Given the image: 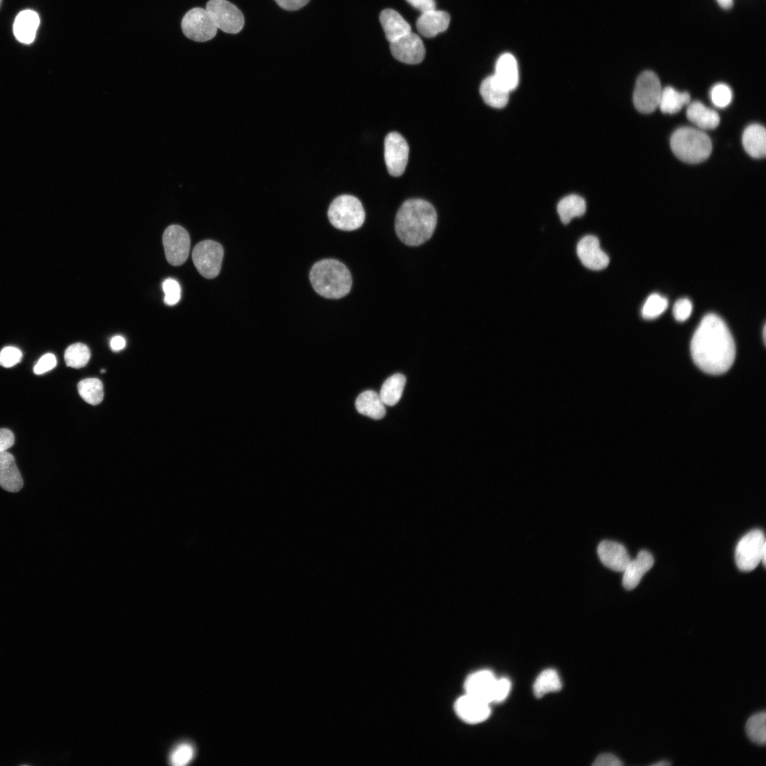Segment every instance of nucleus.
I'll list each match as a JSON object with an SVG mask.
<instances>
[{
	"mask_svg": "<svg viewBox=\"0 0 766 766\" xmlns=\"http://www.w3.org/2000/svg\"><path fill=\"white\" fill-rule=\"evenodd\" d=\"M57 365L55 356L52 353H48L42 356L33 368L36 374H43L52 369Z\"/></svg>",
	"mask_w": 766,
	"mask_h": 766,
	"instance_id": "nucleus-42",
	"label": "nucleus"
},
{
	"mask_svg": "<svg viewBox=\"0 0 766 766\" xmlns=\"http://www.w3.org/2000/svg\"><path fill=\"white\" fill-rule=\"evenodd\" d=\"M194 749L191 744L181 743L170 753V762L173 766H184L194 758Z\"/></svg>",
	"mask_w": 766,
	"mask_h": 766,
	"instance_id": "nucleus-36",
	"label": "nucleus"
},
{
	"mask_svg": "<svg viewBox=\"0 0 766 766\" xmlns=\"http://www.w3.org/2000/svg\"><path fill=\"white\" fill-rule=\"evenodd\" d=\"M450 15L435 9L422 13L416 21L418 31L424 37L433 38L449 26Z\"/></svg>",
	"mask_w": 766,
	"mask_h": 766,
	"instance_id": "nucleus-20",
	"label": "nucleus"
},
{
	"mask_svg": "<svg viewBox=\"0 0 766 766\" xmlns=\"http://www.w3.org/2000/svg\"><path fill=\"white\" fill-rule=\"evenodd\" d=\"M597 553L601 562L616 572H623L631 560L625 547L615 541L601 542L597 548Z\"/></svg>",
	"mask_w": 766,
	"mask_h": 766,
	"instance_id": "nucleus-17",
	"label": "nucleus"
},
{
	"mask_svg": "<svg viewBox=\"0 0 766 766\" xmlns=\"http://www.w3.org/2000/svg\"><path fill=\"white\" fill-rule=\"evenodd\" d=\"M77 389L80 396L89 404L97 405L103 400V384L97 378L81 380L77 384Z\"/></svg>",
	"mask_w": 766,
	"mask_h": 766,
	"instance_id": "nucleus-33",
	"label": "nucleus"
},
{
	"mask_svg": "<svg viewBox=\"0 0 766 766\" xmlns=\"http://www.w3.org/2000/svg\"><path fill=\"white\" fill-rule=\"evenodd\" d=\"M23 485L14 457L10 453H0V487L9 492H17Z\"/></svg>",
	"mask_w": 766,
	"mask_h": 766,
	"instance_id": "nucleus-19",
	"label": "nucleus"
},
{
	"mask_svg": "<svg viewBox=\"0 0 766 766\" xmlns=\"http://www.w3.org/2000/svg\"><path fill=\"white\" fill-rule=\"evenodd\" d=\"M557 209L562 222L567 224L572 218L581 216L585 213L586 203L580 196L570 194L559 201Z\"/></svg>",
	"mask_w": 766,
	"mask_h": 766,
	"instance_id": "nucleus-29",
	"label": "nucleus"
},
{
	"mask_svg": "<svg viewBox=\"0 0 766 766\" xmlns=\"http://www.w3.org/2000/svg\"><path fill=\"white\" fill-rule=\"evenodd\" d=\"M390 50L396 60L406 64L420 63L425 56L421 39L411 32L390 43Z\"/></svg>",
	"mask_w": 766,
	"mask_h": 766,
	"instance_id": "nucleus-13",
	"label": "nucleus"
},
{
	"mask_svg": "<svg viewBox=\"0 0 766 766\" xmlns=\"http://www.w3.org/2000/svg\"><path fill=\"white\" fill-rule=\"evenodd\" d=\"M223 254V248L220 243L206 240L195 245L192 252V260L201 275L207 279H213L220 272Z\"/></svg>",
	"mask_w": 766,
	"mask_h": 766,
	"instance_id": "nucleus-9",
	"label": "nucleus"
},
{
	"mask_svg": "<svg viewBox=\"0 0 766 766\" xmlns=\"http://www.w3.org/2000/svg\"><path fill=\"white\" fill-rule=\"evenodd\" d=\"M279 7L287 11H296L306 6L310 0H274Z\"/></svg>",
	"mask_w": 766,
	"mask_h": 766,
	"instance_id": "nucleus-44",
	"label": "nucleus"
},
{
	"mask_svg": "<svg viewBox=\"0 0 766 766\" xmlns=\"http://www.w3.org/2000/svg\"><path fill=\"white\" fill-rule=\"evenodd\" d=\"M355 407L360 413L374 419H381L386 413L384 404L379 394L372 390L363 392L357 396Z\"/></svg>",
	"mask_w": 766,
	"mask_h": 766,
	"instance_id": "nucleus-27",
	"label": "nucleus"
},
{
	"mask_svg": "<svg viewBox=\"0 0 766 766\" xmlns=\"http://www.w3.org/2000/svg\"><path fill=\"white\" fill-rule=\"evenodd\" d=\"M39 23V16L35 11L32 10L21 11L14 21V35L21 43L30 44L35 39Z\"/></svg>",
	"mask_w": 766,
	"mask_h": 766,
	"instance_id": "nucleus-23",
	"label": "nucleus"
},
{
	"mask_svg": "<svg viewBox=\"0 0 766 766\" xmlns=\"http://www.w3.org/2000/svg\"><path fill=\"white\" fill-rule=\"evenodd\" d=\"M21 358L22 353L19 349L11 346L6 347L0 352V365L11 367L18 363Z\"/></svg>",
	"mask_w": 766,
	"mask_h": 766,
	"instance_id": "nucleus-39",
	"label": "nucleus"
},
{
	"mask_svg": "<svg viewBox=\"0 0 766 766\" xmlns=\"http://www.w3.org/2000/svg\"><path fill=\"white\" fill-rule=\"evenodd\" d=\"M690 348L696 366L713 375L727 372L736 357V345L728 328L714 313L702 318L692 338Z\"/></svg>",
	"mask_w": 766,
	"mask_h": 766,
	"instance_id": "nucleus-1",
	"label": "nucleus"
},
{
	"mask_svg": "<svg viewBox=\"0 0 766 766\" xmlns=\"http://www.w3.org/2000/svg\"><path fill=\"white\" fill-rule=\"evenodd\" d=\"M309 279L314 290L328 299L346 296L352 287V277L345 265L334 259H325L312 267Z\"/></svg>",
	"mask_w": 766,
	"mask_h": 766,
	"instance_id": "nucleus-3",
	"label": "nucleus"
},
{
	"mask_svg": "<svg viewBox=\"0 0 766 766\" xmlns=\"http://www.w3.org/2000/svg\"><path fill=\"white\" fill-rule=\"evenodd\" d=\"M14 443V435L11 431L7 428H0V453L6 451Z\"/></svg>",
	"mask_w": 766,
	"mask_h": 766,
	"instance_id": "nucleus-45",
	"label": "nucleus"
},
{
	"mask_svg": "<svg viewBox=\"0 0 766 766\" xmlns=\"http://www.w3.org/2000/svg\"><path fill=\"white\" fill-rule=\"evenodd\" d=\"M110 346L112 350L119 351L126 346V340L121 335H116L111 340Z\"/></svg>",
	"mask_w": 766,
	"mask_h": 766,
	"instance_id": "nucleus-47",
	"label": "nucleus"
},
{
	"mask_svg": "<svg viewBox=\"0 0 766 766\" xmlns=\"http://www.w3.org/2000/svg\"><path fill=\"white\" fill-rule=\"evenodd\" d=\"M437 224L433 206L421 199L405 201L397 211L395 231L406 245L418 246L428 240Z\"/></svg>",
	"mask_w": 766,
	"mask_h": 766,
	"instance_id": "nucleus-2",
	"label": "nucleus"
},
{
	"mask_svg": "<svg viewBox=\"0 0 766 766\" xmlns=\"http://www.w3.org/2000/svg\"><path fill=\"white\" fill-rule=\"evenodd\" d=\"M165 293L164 302L168 306L175 305L181 298V287L178 282L172 278L166 279L162 283Z\"/></svg>",
	"mask_w": 766,
	"mask_h": 766,
	"instance_id": "nucleus-38",
	"label": "nucleus"
},
{
	"mask_svg": "<svg viewBox=\"0 0 766 766\" xmlns=\"http://www.w3.org/2000/svg\"><path fill=\"white\" fill-rule=\"evenodd\" d=\"M162 243L166 259L170 265L179 266L187 260L190 249V238L183 227L179 225L168 226L163 233Z\"/></svg>",
	"mask_w": 766,
	"mask_h": 766,
	"instance_id": "nucleus-11",
	"label": "nucleus"
},
{
	"mask_svg": "<svg viewBox=\"0 0 766 766\" xmlns=\"http://www.w3.org/2000/svg\"><path fill=\"white\" fill-rule=\"evenodd\" d=\"M497 678L487 670L477 671L467 677L465 682L466 694L479 698L489 704L494 703V694Z\"/></svg>",
	"mask_w": 766,
	"mask_h": 766,
	"instance_id": "nucleus-16",
	"label": "nucleus"
},
{
	"mask_svg": "<svg viewBox=\"0 0 766 766\" xmlns=\"http://www.w3.org/2000/svg\"><path fill=\"white\" fill-rule=\"evenodd\" d=\"M742 143L746 152L754 158H762L766 155V131L764 126L754 123L744 130Z\"/></svg>",
	"mask_w": 766,
	"mask_h": 766,
	"instance_id": "nucleus-22",
	"label": "nucleus"
},
{
	"mask_svg": "<svg viewBox=\"0 0 766 766\" xmlns=\"http://www.w3.org/2000/svg\"><path fill=\"white\" fill-rule=\"evenodd\" d=\"M718 4L723 9H729L733 5V0H716Z\"/></svg>",
	"mask_w": 766,
	"mask_h": 766,
	"instance_id": "nucleus-48",
	"label": "nucleus"
},
{
	"mask_svg": "<svg viewBox=\"0 0 766 766\" xmlns=\"http://www.w3.org/2000/svg\"><path fill=\"white\" fill-rule=\"evenodd\" d=\"M686 115L689 121L704 130L714 129L720 123L718 113L698 101L689 104Z\"/></svg>",
	"mask_w": 766,
	"mask_h": 766,
	"instance_id": "nucleus-25",
	"label": "nucleus"
},
{
	"mask_svg": "<svg viewBox=\"0 0 766 766\" xmlns=\"http://www.w3.org/2000/svg\"><path fill=\"white\" fill-rule=\"evenodd\" d=\"M653 555L646 550L638 553L635 559L630 560L623 570L622 584L627 590H632L638 586L644 574L653 565Z\"/></svg>",
	"mask_w": 766,
	"mask_h": 766,
	"instance_id": "nucleus-18",
	"label": "nucleus"
},
{
	"mask_svg": "<svg viewBox=\"0 0 766 766\" xmlns=\"http://www.w3.org/2000/svg\"><path fill=\"white\" fill-rule=\"evenodd\" d=\"M577 255L582 263L592 270H601L609 263V257L600 248L599 239L594 235L582 238L577 246Z\"/></svg>",
	"mask_w": 766,
	"mask_h": 766,
	"instance_id": "nucleus-15",
	"label": "nucleus"
},
{
	"mask_svg": "<svg viewBox=\"0 0 766 766\" xmlns=\"http://www.w3.org/2000/svg\"><path fill=\"white\" fill-rule=\"evenodd\" d=\"M181 27L184 35L196 42H206L216 35L218 28L206 9L195 7L183 16Z\"/></svg>",
	"mask_w": 766,
	"mask_h": 766,
	"instance_id": "nucleus-8",
	"label": "nucleus"
},
{
	"mask_svg": "<svg viewBox=\"0 0 766 766\" xmlns=\"http://www.w3.org/2000/svg\"><path fill=\"white\" fill-rule=\"evenodd\" d=\"M765 331H766V329H765V326H764V328H763V333H762V334H763L762 335H763V340H764V342H765Z\"/></svg>",
	"mask_w": 766,
	"mask_h": 766,
	"instance_id": "nucleus-50",
	"label": "nucleus"
},
{
	"mask_svg": "<svg viewBox=\"0 0 766 766\" xmlns=\"http://www.w3.org/2000/svg\"><path fill=\"white\" fill-rule=\"evenodd\" d=\"M328 217L335 228L350 231L362 226L365 213L361 201L357 197L343 194L331 202Z\"/></svg>",
	"mask_w": 766,
	"mask_h": 766,
	"instance_id": "nucleus-5",
	"label": "nucleus"
},
{
	"mask_svg": "<svg viewBox=\"0 0 766 766\" xmlns=\"http://www.w3.org/2000/svg\"><path fill=\"white\" fill-rule=\"evenodd\" d=\"M409 148L404 138L397 132L388 133L384 139V160L392 176L399 177L405 171Z\"/></svg>",
	"mask_w": 766,
	"mask_h": 766,
	"instance_id": "nucleus-12",
	"label": "nucleus"
},
{
	"mask_svg": "<svg viewBox=\"0 0 766 766\" xmlns=\"http://www.w3.org/2000/svg\"><path fill=\"white\" fill-rule=\"evenodd\" d=\"M561 688L560 678L553 669H546L541 672L533 684V692L538 698L550 692H557Z\"/></svg>",
	"mask_w": 766,
	"mask_h": 766,
	"instance_id": "nucleus-31",
	"label": "nucleus"
},
{
	"mask_svg": "<svg viewBox=\"0 0 766 766\" xmlns=\"http://www.w3.org/2000/svg\"><path fill=\"white\" fill-rule=\"evenodd\" d=\"M206 9L212 16L218 28L230 33H238L243 28L245 18L240 10L227 0H209Z\"/></svg>",
	"mask_w": 766,
	"mask_h": 766,
	"instance_id": "nucleus-10",
	"label": "nucleus"
},
{
	"mask_svg": "<svg viewBox=\"0 0 766 766\" xmlns=\"http://www.w3.org/2000/svg\"><path fill=\"white\" fill-rule=\"evenodd\" d=\"M493 76L507 91L510 92L514 90L518 84V65L515 57L510 53L501 55L496 63Z\"/></svg>",
	"mask_w": 766,
	"mask_h": 766,
	"instance_id": "nucleus-21",
	"label": "nucleus"
},
{
	"mask_svg": "<svg viewBox=\"0 0 766 766\" xmlns=\"http://www.w3.org/2000/svg\"><path fill=\"white\" fill-rule=\"evenodd\" d=\"M670 146L675 155L690 164L706 160L712 151L709 136L702 131L692 127H681L671 135Z\"/></svg>",
	"mask_w": 766,
	"mask_h": 766,
	"instance_id": "nucleus-4",
	"label": "nucleus"
},
{
	"mask_svg": "<svg viewBox=\"0 0 766 766\" xmlns=\"http://www.w3.org/2000/svg\"><path fill=\"white\" fill-rule=\"evenodd\" d=\"M411 6L424 13L431 10L435 9V2L434 0H406Z\"/></svg>",
	"mask_w": 766,
	"mask_h": 766,
	"instance_id": "nucleus-46",
	"label": "nucleus"
},
{
	"mask_svg": "<svg viewBox=\"0 0 766 766\" xmlns=\"http://www.w3.org/2000/svg\"><path fill=\"white\" fill-rule=\"evenodd\" d=\"M101 373H104V372H105V370H101Z\"/></svg>",
	"mask_w": 766,
	"mask_h": 766,
	"instance_id": "nucleus-51",
	"label": "nucleus"
},
{
	"mask_svg": "<svg viewBox=\"0 0 766 766\" xmlns=\"http://www.w3.org/2000/svg\"><path fill=\"white\" fill-rule=\"evenodd\" d=\"M511 684L509 679L506 677L497 678L494 694V703L504 701L509 695Z\"/></svg>",
	"mask_w": 766,
	"mask_h": 766,
	"instance_id": "nucleus-41",
	"label": "nucleus"
},
{
	"mask_svg": "<svg viewBox=\"0 0 766 766\" xmlns=\"http://www.w3.org/2000/svg\"><path fill=\"white\" fill-rule=\"evenodd\" d=\"M667 306L668 301L666 298L658 294H653L646 299L642 309V315L646 319L655 318L662 313Z\"/></svg>",
	"mask_w": 766,
	"mask_h": 766,
	"instance_id": "nucleus-35",
	"label": "nucleus"
},
{
	"mask_svg": "<svg viewBox=\"0 0 766 766\" xmlns=\"http://www.w3.org/2000/svg\"><path fill=\"white\" fill-rule=\"evenodd\" d=\"M690 99L688 92H679L672 87H666L662 90L658 107L664 113H676L683 106L689 104Z\"/></svg>",
	"mask_w": 766,
	"mask_h": 766,
	"instance_id": "nucleus-28",
	"label": "nucleus"
},
{
	"mask_svg": "<svg viewBox=\"0 0 766 766\" xmlns=\"http://www.w3.org/2000/svg\"><path fill=\"white\" fill-rule=\"evenodd\" d=\"M662 87L658 77L652 71H645L638 77L633 91V104L640 113H650L659 106Z\"/></svg>",
	"mask_w": 766,
	"mask_h": 766,
	"instance_id": "nucleus-7",
	"label": "nucleus"
},
{
	"mask_svg": "<svg viewBox=\"0 0 766 766\" xmlns=\"http://www.w3.org/2000/svg\"><path fill=\"white\" fill-rule=\"evenodd\" d=\"M454 709L457 716L470 724L483 722L491 714L490 704L466 693L455 701Z\"/></svg>",
	"mask_w": 766,
	"mask_h": 766,
	"instance_id": "nucleus-14",
	"label": "nucleus"
},
{
	"mask_svg": "<svg viewBox=\"0 0 766 766\" xmlns=\"http://www.w3.org/2000/svg\"><path fill=\"white\" fill-rule=\"evenodd\" d=\"M406 384V377L400 373L393 374L385 380L380 389L379 396L388 406L395 405L400 399Z\"/></svg>",
	"mask_w": 766,
	"mask_h": 766,
	"instance_id": "nucleus-30",
	"label": "nucleus"
},
{
	"mask_svg": "<svg viewBox=\"0 0 766 766\" xmlns=\"http://www.w3.org/2000/svg\"><path fill=\"white\" fill-rule=\"evenodd\" d=\"M385 36L390 43L411 33L409 23L396 11L387 9L379 16Z\"/></svg>",
	"mask_w": 766,
	"mask_h": 766,
	"instance_id": "nucleus-24",
	"label": "nucleus"
},
{
	"mask_svg": "<svg viewBox=\"0 0 766 766\" xmlns=\"http://www.w3.org/2000/svg\"><path fill=\"white\" fill-rule=\"evenodd\" d=\"M89 348L83 343H77L70 345L65 352L66 365L73 368L84 367L90 359Z\"/></svg>",
	"mask_w": 766,
	"mask_h": 766,
	"instance_id": "nucleus-34",
	"label": "nucleus"
},
{
	"mask_svg": "<svg viewBox=\"0 0 766 766\" xmlns=\"http://www.w3.org/2000/svg\"><path fill=\"white\" fill-rule=\"evenodd\" d=\"M593 765L595 766H621L623 765L621 760L616 755L611 753L599 755L594 760Z\"/></svg>",
	"mask_w": 766,
	"mask_h": 766,
	"instance_id": "nucleus-43",
	"label": "nucleus"
},
{
	"mask_svg": "<svg viewBox=\"0 0 766 766\" xmlns=\"http://www.w3.org/2000/svg\"><path fill=\"white\" fill-rule=\"evenodd\" d=\"M765 538L761 530L755 529L748 532L736 545L735 560L741 571L753 570L761 560L765 565Z\"/></svg>",
	"mask_w": 766,
	"mask_h": 766,
	"instance_id": "nucleus-6",
	"label": "nucleus"
},
{
	"mask_svg": "<svg viewBox=\"0 0 766 766\" xmlns=\"http://www.w3.org/2000/svg\"><path fill=\"white\" fill-rule=\"evenodd\" d=\"M710 94L713 104L718 108L727 106L732 100L731 88L723 83L715 84L712 87Z\"/></svg>",
	"mask_w": 766,
	"mask_h": 766,
	"instance_id": "nucleus-37",
	"label": "nucleus"
},
{
	"mask_svg": "<svg viewBox=\"0 0 766 766\" xmlns=\"http://www.w3.org/2000/svg\"><path fill=\"white\" fill-rule=\"evenodd\" d=\"M670 765L671 763L667 760H660L659 762L651 764L652 766H666Z\"/></svg>",
	"mask_w": 766,
	"mask_h": 766,
	"instance_id": "nucleus-49",
	"label": "nucleus"
},
{
	"mask_svg": "<svg viewBox=\"0 0 766 766\" xmlns=\"http://www.w3.org/2000/svg\"><path fill=\"white\" fill-rule=\"evenodd\" d=\"M692 304L687 298L677 300L673 306V315L678 321H686L691 315Z\"/></svg>",
	"mask_w": 766,
	"mask_h": 766,
	"instance_id": "nucleus-40",
	"label": "nucleus"
},
{
	"mask_svg": "<svg viewBox=\"0 0 766 766\" xmlns=\"http://www.w3.org/2000/svg\"><path fill=\"white\" fill-rule=\"evenodd\" d=\"M745 732L754 743L764 745L766 743V713L765 711L753 714L746 721Z\"/></svg>",
	"mask_w": 766,
	"mask_h": 766,
	"instance_id": "nucleus-32",
	"label": "nucleus"
},
{
	"mask_svg": "<svg viewBox=\"0 0 766 766\" xmlns=\"http://www.w3.org/2000/svg\"><path fill=\"white\" fill-rule=\"evenodd\" d=\"M479 92L484 102L494 108H503L509 101V91L500 85L493 75L482 81Z\"/></svg>",
	"mask_w": 766,
	"mask_h": 766,
	"instance_id": "nucleus-26",
	"label": "nucleus"
}]
</instances>
